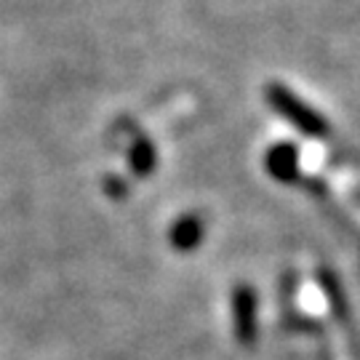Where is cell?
<instances>
[{
    "label": "cell",
    "mask_w": 360,
    "mask_h": 360,
    "mask_svg": "<svg viewBox=\"0 0 360 360\" xmlns=\"http://www.w3.org/2000/svg\"><path fill=\"white\" fill-rule=\"evenodd\" d=\"M267 102L275 107V112H281L291 126H296V129L302 131V134H307V136H323L328 131V123L312 107L299 102L285 86L272 83L270 89H267Z\"/></svg>",
    "instance_id": "cell-1"
},
{
    "label": "cell",
    "mask_w": 360,
    "mask_h": 360,
    "mask_svg": "<svg viewBox=\"0 0 360 360\" xmlns=\"http://www.w3.org/2000/svg\"><path fill=\"white\" fill-rule=\"evenodd\" d=\"M232 318H235V334L240 342H254L257 336V299L248 285H238L232 296Z\"/></svg>",
    "instance_id": "cell-2"
},
{
    "label": "cell",
    "mask_w": 360,
    "mask_h": 360,
    "mask_svg": "<svg viewBox=\"0 0 360 360\" xmlns=\"http://www.w3.org/2000/svg\"><path fill=\"white\" fill-rule=\"evenodd\" d=\"M168 240L176 251H193L203 240V221L195 214H184L181 219L174 221V227L168 232Z\"/></svg>",
    "instance_id": "cell-3"
},
{
    "label": "cell",
    "mask_w": 360,
    "mask_h": 360,
    "mask_svg": "<svg viewBox=\"0 0 360 360\" xmlns=\"http://www.w3.org/2000/svg\"><path fill=\"white\" fill-rule=\"evenodd\" d=\"M158 163V153H155L153 142L147 136H136L129 150V168L136 176H150Z\"/></svg>",
    "instance_id": "cell-4"
},
{
    "label": "cell",
    "mask_w": 360,
    "mask_h": 360,
    "mask_svg": "<svg viewBox=\"0 0 360 360\" xmlns=\"http://www.w3.org/2000/svg\"><path fill=\"white\" fill-rule=\"evenodd\" d=\"M296 147L294 144H281V147H275L267 158V168H270V174L275 179L281 181H288L294 179L296 174Z\"/></svg>",
    "instance_id": "cell-5"
},
{
    "label": "cell",
    "mask_w": 360,
    "mask_h": 360,
    "mask_svg": "<svg viewBox=\"0 0 360 360\" xmlns=\"http://www.w3.org/2000/svg\"><path fill=\"white\" fill-rule=\"evenodd\" d=\"M104 193L112 195V198H126L129 187L117 179V176H107V179H104Z\"/></svg>",
    "instance_id": "cell-6"
}]
</instances>
